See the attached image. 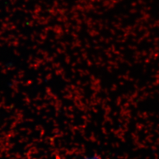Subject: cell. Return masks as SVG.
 <instances>
[{
	"label": "cell",
	"instance_id": "6da1fadb",
	"mask_svg": "<svg viewBox=\"0 0 159 159\" xmlns=\"http://www.w3.org/2000/svg\"><path fill=\"white\" fill-rule=\"evenodd\" d=\"M86 159H99V158L97 156H93V157H91L87 158Z\"/></svg>",
	"mask_w": 159,
	"mask_h": 159
}]
</instances>
